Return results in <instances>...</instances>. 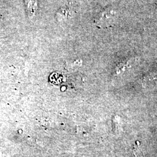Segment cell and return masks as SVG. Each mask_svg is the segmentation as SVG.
I'll return each mask as SVG.
<instances>
[{
	"label": "cell",
	"mask_w": 157,
	"mask_h": 157,
	"mask_svg": "<svg viewBox=\"0 0 157 157\" xmlns=\"http://www.w3.org/2000/svg\"><path fill=\"white\" fill-rule=\"evenodd\" d=\"M116 12L111 8H106L101 12L95 19L97 25L101 27L110 26L113 22Z\"/></svg>",
	"instance_id": "obj_1"
},
{
	"label": "cell",
	"mask_w": 157,
	"mask_h": 157,
	"mask_svg": "<svg viewBox=\"0 0 157 157\" xmlns=\"http://www.w3.org/2000/svg\"><path fill=\"white\" fill-rule=\"evenodd\" d=\"M27 15L30 19L36 17L39 8V0H24Z\"/></svg>",
	"instance_id": "obj_2"
},
{
	"label": "cell",
	"mask_w": 157,
	"mask_h": 157,
	"mask_svg": "<svg viewBox=\"0 0 157 157\" xmlns=\"http://www.w3.org/2000/svg\"><path fill=\"white\" fill-rule=\"evenodd\" d=\"M142 84L144 87H154L157 86V73L147 75L142 80Z\"/></svg>",
	"instance_id": "obj_3"
},
{
	"label": "cell",
	"mask_w": 157,
	"mask_h": 157,
	"mask_svg": "<svg viewBox=\"0 0 157 157\" xmlns=\"http://www.w3.org/2000/svg\"><path fill=\"white\" fill-rule=\"evenodd\" d=\"M71 17V12L67 8H62L56 12V17L58 21H63Z\"/></svg>",
	"instance_id": "obj_4"
},
{
	"label": "cell",
	"mask_w": 157,
	"mask_h": 157,
	"mask_svg": "<svg viewBox=\"0 0 157 157\" xmlns=\"http://www.w3.org/2000/svg\"><path fill=\"white\" fill-rule=\"evenodd\" d=\"M132 157H144L139 145L136 144L133 147L132 152Z\"/></svg>",
	"instance_id": "obj_5"
}]
</instances>
